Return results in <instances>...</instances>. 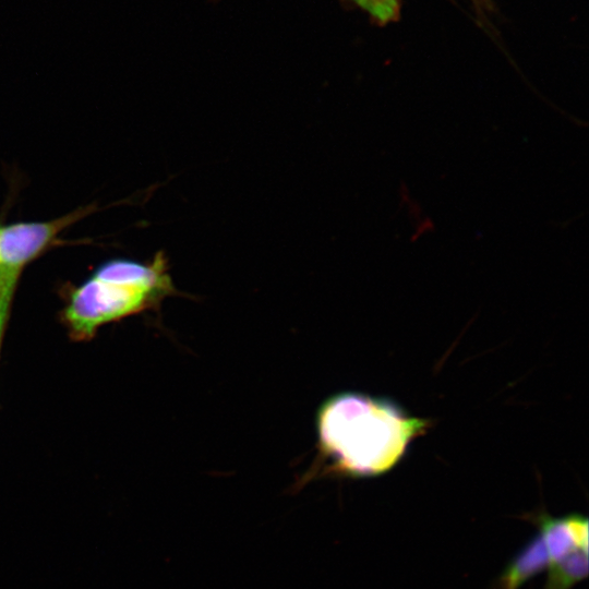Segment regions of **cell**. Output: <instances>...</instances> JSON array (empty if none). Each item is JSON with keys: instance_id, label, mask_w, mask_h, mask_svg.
Segmentation results:
<instances>
[{"instance_id": "cell-6", "label": "cell", "mask_w": 589, "mask_h": 589, "mask_svg": "<svg viewBox=\"0 0 589 589\" xmlns=\"http://www.w3.org/2000/svg\"><path fill=\"white\" fill-rule=\"evenodd\" d=\"M381 21L390 19L397 9V0H353Z\"/></svg>"}, {"instance_id": "cell-8", "label": "cell", "mask_w": 589, "mask_h": 589, "mask_svg": "<svg viewBox=\"0 0 589 589\" xmlns=\"http://www.w3.org/2000/svg\"><path fill=\"white\" fill-rule=\"evenodd\" d=\"M2 340H3V339H0V350H1Z\"/></svg>"}, {"instance_id": "cell-2", "label": "cell", "mask_w": 589, "mask_h": 589, "mask_svg": "<svg viewBox=\"0 0 589 589\" xmlns=\"http://www.w3.org/2000/svg\"><path fill=\"white\" fill-rule=\"evenodd\" d=\"M173 292L163 251L146 263L111 259L70 292L65 325L74 339H89L100 326L151 309Z\"/></svg>"}, {"instance_id": "cell-1", "label": "cell", "mask_w": 589, "mask_h": 589, "mask_svg": "<svg viewBox=\"0 0 589 589\" xmlns=\"http://www.w3.org/2000/svg\"><path fill=\"white\" fill-rule=\"evenodd\" d=\"M428 424L387 398L354 392L327 398L316 413L321 455L334 470L350 477L390 470Z\"/></svg>"}, {"instance_id": "cell-7", "label": "cell", "mask_w": 589, "mask_h": 589, "mask_svg": "<svg viewBox=\"0 0 589 589\" xmlns=\"http://www.w3.org/2000/svg\"><path fill=\"white\" fill-rule=\"evenodd\" d=\"M13 297V293L0 294V339L4 336Z\"/></svg>"}, {"instance_id": "cell-5", "label": "cell", "mask_w": 589, "mask_h": 589, "mask_svg": "<svg viewBox=\"0 0 589 589\" xmlns=\"http://www.w3.org/2000/svg\"><path fill=\"white\" fill-rule=\"evenodd\" d=\"M588 574V549H577L549 567L544 589H570Z\"/></svg>"}, {"instance_id": "cell-4", "label": "cell", "mask_w": 589, "mask_h": 589, "mask_svg": "<svg viewBox=\"0 0 589 589\" xmlns=\"http://www.w3.org/2000/svg\"><path fill=\"white\" fill-rule=\"evenodd\" d=\"M551 561L546 543L539 533L505 568L497 589H519L528 579L549 568Z\"/></svg>"}, {"instance_id": "cell-3", "label": "cell", "mask_w": 589, "mask_h": 589, "mask_svg": "<svg viewBox=\"0 0 589 589\" xmlns=\"http://www.w3.org/2000/svg\"><path fill=\"white\" fill-rule=\"evenodd\" d=\"M97 209L88 204L49 220L0 224V294L15 293L25 267L56 245L63 230Z\"/></svg>"}]
</instances>
